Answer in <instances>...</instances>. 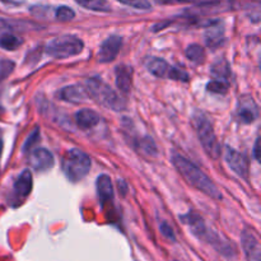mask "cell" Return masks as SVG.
<instances>
[{"mask_svg": "<svg viewBox=\"0 0 261 261\" xmlns=\"http://www.w3.org/2000/svg\"><path fill=\"white\" fill-rule=\"evenodd\" d=\"M172 162L175 167L177 168L178 172L181 173V176L188 181L189 185L204 193L205 195L211 196L214 200H221V191L218 190L216 184L212 181V178H209L198 166H195L191 161H189L188 158L182 157L180 154L173 155Z\"/></svg>", "mask_w": 261, "mask_h": 261, "instance_id": "obj_1", "label": "cell"}, {"mask_svg": "<svg viewBox=\"0 0 261 261\" xmlns=\"http://www.w3.org/2000/svg\"><path fill=\"white\" fill-rule=\"evenodd\" d=\"M181 219H182L184 223L188 224L193 234H195L199 240H203V241L213 245L214 249L218 250L221 254L226 255V256H234L236 255V249H234L233 245L228 244L227 241H223L216 232L208 228L205 222H204V219L200 216L190 212L186 216H181Z\"/></svg>", "mask_w": 261, "mask_h": 261, "instance_id": "obj_2", "label": "cell"}, {"mask_svg": "<svg viewBox=\"0 0 261 261\" xmlns=\"http://www.w3.org/2000/svg\"><path fill=\"white\" fill-rule=\"evenodd\" d=\"M84 88H86L88 97L94 99L101 106L111 109L112 111H122L126 107L124 99L98 76L87 79Z\"/></svg>", "mask_w": 261, "mask_h": 261, "instance_id": "obj_3", "label": "cell"}, {"mask_svg": "<svg viewBox=\"0 0 261 261\" xmlns=\"http://www.w3.org/2000/svg\"><path fill=\"white\" fill-rule=\"evenodd\" d=\"M193 120L199 140H200L204 150L212 160L217 161L221 157V144H219L216 133H214L213 124L209 120V117L201 111H196L194 114Z\"/></svg>", "mask_w": 261, "mask_h": 261, "instance_id": "obj_4", "label": "cell"}, {"mask_svg": "<svg viewBox=\"0 0 261 261\" xmlns=\"http://www.w3.org/2000/svg\"><path fill=\"white\" fill-rule=\"evenodd\" d=\"M91 165L92 162L89 155L86 154L83 150L74 148V149L68 150L63 157L61 168L69 181L78 182L88 175Z\"/></svg>", "mask_w": 261, "mask_h": 261, "instance_id": "obj_5", "label": "cell"}, {"mask_svg": "<svg viewBox=\"0 0 261 261\" xmlns=\"http://www.w3.org/2000/svg\"><path fill=\"white\" fill-rule=\"evenodd\" d=\"M84 43L73 35L55 37L46 45V54L54 59H68L83 51Z\"/></svg>", "mask_w": 261, "mask_h": 261, "instance_id": "obj_6", "label": "cell"}, {"mask_svg": "<svg viewBox=\"0 0 261 261\" xmlns=\"http://www.w3.org/2000/svg\"><path fill=\"white\" fill-rule=\"evenodd\" d=\"M236 119L244 125H250L255 122L259 117V107L250 94H244L239 98L236 106Z\"/></svg>", "mask_w": 261, "mask_h": 261, "instance_id": "obj_7", "label": "cell"}, {"mask_svg": "<svg viewBox=\"0 0 261 261\" xmlns=\"http://www.w3.org/2000/svg\"><path fill=\"white\" fill-rule=\"evenodd\" d=\"M33 186V177L30 170H23L13 184L12 201L13 206H18L30 196Z\"/></svg>", "mask_w": 261, "mask_h": 261, "instance_id": "obj_8", "label": "cell"}, {"mask_svg": "<svg viewBox=\"0 0 261 261\" xmlns=\"http://www.w3.org/2000/svg\"><path fill=\"white\" fill-rule=\"evenodd\" d=\"M226 162L232 171L240 177L249 178V160L244 153L237 152L231 147L226 148Z\"/></svg>", "mask_w": 261, "mask_h": 261, "instance_id": "obj_9", "label": "cell"}, {"mask_svg": "<svg viewBox=\"0 0 261 261\" xmlns=\"http://www.w3.org/2000/svg\"><path fill=\"white\" fill-rule=\"evenodd\" d=\"M121 46V36L112 35L110 36V37H107L106 40L101 43L98 54H97V58H98L99 63H110V61H114L115 59H116V56L119 55Z\"/></svg>", "mask_w": 261, "mask_h": 261, "instance_id": "obj_10", "label": "cell"}, {"mask_svg": "<svg viewBox=\"0 0 261 261\" xmlns=\"http://www.w3.org/2000/svg\"><path fill=\"white\" fill-rule=\"evenodd\" d=\"M30 163L33 170L38 172H45V171L51 170L55 165L53 153L46 148H33L30 153Z\"/></svg>", "mask_w": 261, "mask_h": 261, "instance_id": "obj_11", "label": "cell"}, {"mask_svg": "<svg viewBox=\"0 0 261 261\" xmlns=\"http://www.w3.org/2000/svg\"><path fill=\"white\" fill-rule=\"evenodd\" d=\"M242 249L249 261H261V247L259 239L252 229H244L241 233Z\"/></svg>", "mask_w": 261, "mask_h": 261, "instance_id": "obj_12", "label": "cell"}, {"mask_svg": "<svg viewBox=\"0 0 261 261\" xmlns=\"http://www.w3.org/2000/svg\"><path fill=\"white\" fill-rule=\"evenodd\" d=\"M205 43L209 47H219L226 41V36H224V28L222 25L221 20H211L208 23V28L205 32Z\"/></svg>", "mask_w": 261, "mask_h": 261, "instance_id": "obj_13", "label": "cell"}, {"mask_svg": "<svg viewBox=\"0 0 261 261\" xmlns=\"http://www.w3.org/2000/svg\"><path fill=\"white\" fill-rule=\"evenodd\" d=\"M58 97L61 101L70 102V103H83L88 99V94H87L86 88L83 86H78V84H71V86L64 87L60 92L58 93Z\"/></svg>", "mask_w": 261, "mask_h": 261, "instance_id": "obj_14", "label": "cell"}, {"mask_svg": "<svg viewBox=\"0 0 261 261\" xmlns=\"http://www.w3.org/2000/svg\"><path fill=\"white\" fill-rule=\"evenodd\" d=\"M115 79H116V87L124 96H127L132 91L133 86V69L132 66L121 65L115 69Z\"/></svg>", "mask_w": 261, "mask_h": 261, "instance_id": "obj_15", "label": "cell"}, {"mask_svg": "<svg viewBox=\"0 0 261 261\" xmlns=\"http://www.w3.org/2000/svg\"><path fill=\"white\" fill-rule=\"evenodd\" d=\"M99 115L91 109H83L75 114V124L81 129L89 130L98 125Z\"/></svg>", "mask_w": 261, "mask_h": 261, "instance_id": "obj_16", "label": "cell"}, {"mask_svg": "<svg viewBox=\"0 0 261 261\" xmlns=\"http://www.w3.org/2000/svg\"><path fill=\"white\" fill-rule=\"evenodd\" d=\"M148 71L157 78H168L172 66L166 60L160 58H149L145 63Z\"/></svg>", "mask_w": 261, "mask_h": 261, "instance_id": "obj_17", "label": "cell"}, {"mask_svg": "<svg viewBox=\"0 0 261 261\" xmlns=\"http://www.w3.org/2000/svg\"><path fill=\"white\" fill-rule=\"evenodd\" d=\"M97 194L102 204L112 201L114 199V186H112L111 178L107 175H101L97 178Z\"/></svg>", "mask_w": 261, "mask_h": 261, "instance_id": "obj_18", "label": "cell"}, {"mask_svg": "<svg viewBox=\"0 0 261 261\" xmlns=\"http://www.w3.org/2000/svg\"><path fill=\"white\" fill-rule=\"evenodd\" d=\"M22 38L10 32H4L3 35H0V48H3V50L14 51L19 46H22Z\"/></svg>", "mask_w": 261, "mask_h": 261, "instance_id": "obj_19", "label": "cell"}, {"mask_svg": "<svg viewBox=\"0 0 261 261\" xmlns=\"http://www.w3.org/2000/svg\"><path fill=\"white\" fill-rule=\"evenodd\" d=\"M211 73L212 75H214L217 79H219V81L227 82L229 79V76H231V69H229L228 63L222 59V60L216 61V63L212 65Z\"/></svg>", "mask_w": 261, "mask_h": 261, "instance_id": "obj_20", "label": "cell"}, {"mask_svg": "<svg viewBox=\"0 0 261 261\" xmlns=\"http://www.w3.org/2000/svg\"><path fill=\"white\" fill-rule=\"evenodd\" d=\"M81 7L94 12H110L111 8L107 0H75Z\"/></svg>", "mask_w": 261, "mask_h": 261, "instance_id": "obj_21", "label": "cell"}, {"mask_svg": "<svg viewBox=\"0 0 261 261\" xmlns=\"http://www.w3.org/2000/svg\"><path fill=\"white\" fill-rule=\"evenodd\" d=\"M186 56H188L189 60L194 61L196 64H200L205 59V50L199 43H193V45H190L186 48Z\"/></svg>", "mask_w": 261, "mask_h": 261, "instance_id": "obj_22", "label": "cell"}, {"mask_svg": "<svg viewBox=\"0 0 261 261\" xmlns=\"http://www.w3.org/2000/svg\"><path fill=\"white\" fill-rule=\"evenodd\" d=\"M138 148L140 149V152H143L144 154L149 155V157H157L158 155L157 145H155V143L148 137L143 138L142 140H139V142H138Z\"/></svg>", "mask_w": 261, "mask_h": 261, "instance_id": "obj_23", "label": "cell"}, {"mask_svg": "<svg viewBox=\"0 0 261 261\" xmlns=\"http://www.w3.org/2000/svg\"><path fill=\"white\" fill-rule=\"evenodd\" d=\"M206 89L212 93L216 94H224L228 91V83L224 81H219V79H216V81H212L206 84Z\"/></svg>", "mask_w": 261, "mask_h": 261, "instance_id": "obj_24", "label": "cell"}, {"mask_svg": "<svg viewBox=\"0 0 261 261\" xmlns=\"http://www.w3.org/2000/svg\"><path fill=\"white\" fill-rule=\"evenodd\" d=\"M55 17L59 22H69L75 17V12L69 7H59L55 12Z\"/></svg>", "mask_w": 261, "mask_h": 261, "instance_id": "obj_25", "label": "cell"}, {"mask_svg": "<svg viewBox=\"0 0 261 261\" xmlns=\"http://www.w3.org/2000/svg\"><path fill=\"white\" fill-rule=\"evenodd\" d=\"M38 140H40V129H38V127H36V129L33 130L30 135H28L27 139H25L24 144H23V148H22L23 153H30L31 150L35 148V145L37 144Z\"/></svg>", "mask_w": 261, "mask_h": 261, "instance_id": "obj_26", "label": "cell"}, {"mask_svg": "<svg viewBox=\"0 0 261 261\" xmlns=\"http://www.w3.org/2000/svg\"><path fill=\"white\" fill-rule=\"evenodd\" d=\"M13 69H14V63L10 60H2L0 61V84L4 82L8 76L12 74Z\"/></svg>", "mask_w": 261, "mask_h": 261, "instance_id": "obj_27", "label": "cell"}, {"mask_svg": "<svg viewBox=\"0 0 261 261\" xmlns=\"http://www.w3.org/2000/svg\"><path fill=\"white\" fill-rule=\"evenodd\" d=\"M119 2L127 5V7H132L134 9L139 10H149L152 8V5H150L148 0H119Z\"/></svg>", "mask_w": 261, "mask_h": 261, "instance_id": "obj_28", "label": "cell"}, {"mask_svg": "<svg viewBox=\"0 0 261 261\" xmlns=\"http://www.w3.org/2000/svg\"><path fill=\"white\" fill-rule=\"evenodd\" d=\"M168 78L173 79V81L189 82L190 76H189V74L186 73V71H184V70H181V69L172 66V68H171V71H170V75H168Z\"/></svg>", "mask_w": 261, "mask_h": 261, "instance_id": "obj_29", "label": "cell"}, {"mask_svg": "<svg viewBox=\"0 0 261 261\" xmlns=\"http://www.w3.org/2000/svg\"><path fill=\"white\" fill-rule=\"evenodd\" d=\"M160 229L161 232H162L163 236L166 237V239L171 240V241H175V233H173V229L171 228L170 224L165 223V222H162V223L160 224Z\"/></svg>", "mask_w": 261, "mask_h": 261, "instance_id": "obj_30", "label": "cell"}, {"mask_svg": "<svg viewBox=\"0 0 261 261\" xmlns=\"http://www.w3.org/2000/svg\"><path fill=\"white\" fill-rule=\"evenodd\" d=\"M161 4H177V3H201V2H211V0H155Z\"/></svg>", "mask_w": 261, "mask_h": 261, "instance_id": "obj_31", "label": "cell"}, {"mask_svg": "<svg viewBox=\"0 0 261 261\" xmlns=\"http://www.w3.org/2000/svg\"><path fill=\"white\" fill-rule=\"evenodd\" d=\"M260 138H257L256 142H255V145H254V157L255 160L257 161V162H260L261 161V157H260Z\"/></svg>", "mask_w": 261, "mask_h": 261, "instance_id": "obj_32", "label": "cell"}, {"mask_svg": "<svg viewBox=\"0 0 261 261\" xmlns=\"http://www.w3.org/2000/svg\"><path fill=\"white\" fill-rule=\"evenodd\" d=\"M2 3L7 5H12V7H20L25 3V0H0Z\"/></svg>", "mask_w": 261, "mask_h": 261, "instance_id": "obj_33", "label": "cell"}, {"mask_svg": "<svg viewBox=\"0 0 261 261\" xmlns=\"http://www.w3.org/2000/svg\"><path fill=\"white\" fill-rule=\"evenodd\" d=\"M5 30H13L12 24H10V22H8L7 19H4V18H0V31Z\"/></svg>", "mask_w": 261, "mask_h": 261, "instance_id": "obj_34", "label": "cell"}, {"mask_svg": "<svg viewBox=\"0 0 261 261\" xmlns=\"http://www.w3.org/2000/svg\"><path fill=\"white\" fill-rule=\"evenodd\" d=\"M2 150H3V142L0 139V157H2Z\"/></svg>", "mask_w": 261, "mask_h": 261, "instance_id": "obj_35", "label": "cell"}, {"mask_svg": "<svg viewBox=\"0 0 261 261\" xmlns=\"http://www.w3.org/2000/svg\"><path fill=\"white\" fill-rule=\"evenodd\" d=\"M0 139H2V138H0Z\"/></svg>", "mask_w": 261, "mask_h": 261, "instance_id": "obj_36", "label": "cell"}]
</instances>
